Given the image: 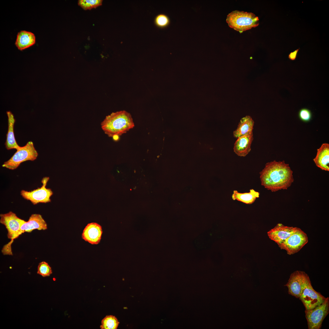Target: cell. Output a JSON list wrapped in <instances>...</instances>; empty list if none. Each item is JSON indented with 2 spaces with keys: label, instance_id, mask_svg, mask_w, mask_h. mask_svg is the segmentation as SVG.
<instances>
[{
  "label": "cell",
  "instance_id": "1",
  "mask_svg": "<svg viewBox=\"0 0 329 329\" xmlns=\"http://www.w3.org/2000/svg\"><path fill=\"white\" fill-rule=\"evenodd\" d=\"M260 174L261 185L272 192L287 189L294 181L293 172L284 161L267 163Z\"/></svg>",
  "mask_w": 329,
  "mask_h": 329
},
{
  "label": "cell",
  "instance_id": "2",
  "mask_svg": "<svg viewBox=\"0 0 329 329\" xmlns=\"http://www.w3.org/2000/svg\"><path fill=\"white\" fill-rule=\"evenodd\" d=\"M101 128L108 136H119L134 126L131 114L125 110L112 112L101 123Z\"/></svg>",
  "mask_w": 329,
  "mask_h": 329
},
{
  "label": "cell",
  "instance_id": "3",
  "mask_svg": "<svg viewBox=\"0 0 329 329\" xmlns=\"http://www.w3.org/2000/svg\"><path fill=\"white\" fill-rule=\"evenodd\" d=\"M226 21L230 27L240 33L259 24L258 17L254 13L238 10L229 13Z\"/></svg>",
  "mask_w": 329,
  "mask_h": 329
},
{
  "label": "cell",
  "instance_id": "4",
  "mask_svg": "<svg viewBox=\"0 0 329 329\" xmlns=\"http://www.w3.org/2000/svg\"><path fill=\"white\" fill-rule=\"evenodd\" d=\"M0 217V222L5 226L8 231V238L11 239L9 242L4 246L2 252L4 255H12L11 245L14 240L22 234L20 227L23 220L12 211L1 214Z\"/></svg>",
  "mask_w": 329,
  "mask_h": 329
},
{
  "label": "cell",
  "instance_id": "5",
  "mask_svg": "<svg viewBox=\"0 0 329 329\" xmlns=\"http://www.w3.org/2000/svg\"><path fill=\"white\" fill-rule=\"evenodd\" d=\"M16 150L13 155L3 164L2 165V167L10 170H14L22 163L28 161H34L38 156V153L32 141L28 142L23 147L19 146Z\"/></svg>",
  "mask_w": 329,
  "mask_h": 329
},
{
  "label": "cell",
  "instance_id": "6",
  "mask_svg": "<svg viewBox=\"0 0 329 329\" xmlns=\"http://www.w3.org/2000/svg\"><path fill=\"white\" fill-rule=\"evenodd\" d=\"M308 241L306 234L300 228L295 227L289 236L278 246L286 251L288 255H291L299 251Z\"/></svg>",
  "mask_w": 329,
  "mask_h": 329
},
{
  "label": "cell",
  "instance_id": "7",
  "mask_svg": "<svg viewBox=\"0 0 329 329\" xmlns=\"http://www.w3.org/2000/svg\"><path fill=\"white\" fill-rule=\"evenodd\" d=\"M311 283L308 275L304 271H296L292 273L287 283L284 285L288 288L289 294L299 298L304 289Z\"/></svg>",
  "mask_w": 329,
  "mask_h": 329
},
{
  "label": "cell",
  "instance_id": "8",
  "mask_svg": "<svg viewBox=\"0 0 329 329\" xmlns=\"http://www.w3.org/2000/svg\"><path fill=\"white\" fill-rule=\"evenodd\" d=\"M309 329H320L322 322L329 312V299L314 308L305 311Z\"/></svg>",
  "mask_w": 329,
  "mask_h": 329
},
{
  "label": "cell",
  "instance_id": "9",
  "mask_svg": "<svg viewBox=\"0 0 329 329\" xmlns=\"http://www.w3.org/2000/svg\"><path fill=\"white\" fill-rule=\"evenodd\" d=\"M49 179L48 177L43 178L41 180L42 185L41 187L30 191L23 190L20 192L21 195L24 199L30 201L34 205L50 202V197L53 192L51 189L46 187Z\"/></svg>",
  "mask_w": 329,
  "mask_h": 329
},
{
  "label": "cell",
  "instance_id": "10",
  "mask_svg": "<svg viewBox=\"0 0 329 329\" xmlns=\"http://www.w3.org/2000/svg\"><path fill=\"white\" fill-rule=\"evenodd\" d=\"M326 298L320 293L316 291L310 283L305 288L299 299L302 302L306 310H309L320 305Z\"/></svg>",
  "mask_w": 329,
  "mask_h": 329
},
{
  "label": "cell",
  "instance_id": "11",
  "mask_svg": "<svg viewBox=\"0 0 329 329\" xmlns=\"http://www.w3.org/2000/svg\"><path fill=\"white\" fill-rule=\"evenodd\" d=\"M103 233L101 226L95 222L88 224L84 229L82 238L92 245L99 244L101 240Z\"/></svg>",
  "mask_w": 329,
  "mask_h": 329
},
{
  "label": "cell",
  "instance_id": "12",
  "mask_svg": "<svg viewBox=\"0 0 329 329\" xmlns=\"http://www.w3.org/2000/svg\"><path fill=\"white\" fill-rule=\"evenodd\" d=\"M295 227L285 226L278 223L267 232L269 238L277 244L278 246L282 243L293 232Z\"/></svg>",
  "mask_w": 329,
  "mask_h": 329
},
{
  "label": "cell",
  "instance_id": "13",
  "mask_svg": "<svg viewBox=\"0 0 329 329\" xmlns=\"http://www.w3.org/2000/svg\"><path fill=\"white\" fill-rule=\"evenodd\" d=\"M47 229V224L42 216L39 214H33L30 217L28 221L23 220L20 229L22 233L31 232L35 229L45 230Z\"/></svg>",
  "mask_w": 329,
  "mask_h": 329
},
{
  "label": "cell",
  "instance_id": "14",
  "mask_svg": "<svg viewBox=\"0 0 329 329\" xmlns=\"http://www.w3.org/2000/svg\"><path fill=\"white\" fill-rule=\"evenodd\" d=\"M253 140V134L238 138L234 144V152L239 156L245 157L251 151Z\"/></svg>",
  "mask_w": 329,
  "mask_h": 329
},
{
  "label": "cell",
  "instance_id": "15",
  "mask_svg": "<svg viewBox=\"0 0 329 329\" xmlns=\"http://www.w3.org/2000/svg\"><path fill=\"white\" fill-rule=\"evenodd\" d=\"M313 161L316 165L322 170L329 171V144L323 143L317 149V152Z\"/></svg>",
  "mask_w": 329,
  "mask_h": 329
},
{
  "label": "cell",
  "instance_id": "16",
  "mask_svg": "<svg viewBox=\"0 0 329 329\" xmlns=\"http://www.w3.org/2000/svg\"><path fill=\"white\" fill-rule=\"evenodd\" d=\"M254 123V121L250 116L247 115L242 118L237 129L233 131L234 137L237 139L253 134Z\"/></svg>",
  "mask_w": 329,
  "mask_h": 329
},
{
  "label": "cell",
  "instance_id": "17",
  "mask_svg": "<svg viewBox=\"0 0 329 329\" xmlns=\"http://www.w3.org/2000/svg\"><path fill=\"white\" fill-rule=\"evenodd\" d=\"M35 43V37L31 32L21 30L18 32L15 44L18 49L22 51L33 45Z\"/></svg>",
  "mask_w": 329,
  "mask_h": 329
},
{
  "label": "cell",
  "instance_id": "18",
  "mask_svg": "<svg viewBox=\"0 0 329 329\" xmlns=\"http://www.w3.org/2000/svg\"><path fill=\"white\" fill-rule=\"evenodd\" d=\"M6 113L8 118V129L5 145L7 150L14 149L16 150L19 146L16 142L14 134V126L15 119L11 112L7 111Z\"/></svg>",
  "mask_w": 329,
  "mask_h": 329
},
{
  "label": "cell",
  "instance_id": "19",
  "mask_svg": "<svg viewBox=\"0 0 329 329\" xmlns=\"http://www.w3.org/2000/svg\"><path fill=\"white\" fill-rule=\"evenodd\" d=\"M260 193L253 189L247 193H240L237 191H233L232 197L233 200H237L246 204H251L256 199L259 197Z\"/></svg>",
  "mask_w": 329,
  "mask_h": 329
},
{
  "label": "cell",
  "instance_id": "20",
  "mask_svg": "<svg viewBox=\"0 0 329 329\" xmlns=\"http://www.w3.org/2000/svg\"><path fill=\"white\" fill-rule=\"evenodd\" d=\"M119 323L115 316L107 315L102 320L100 327L101 329H116Z\"/></svg>",
  "mask_w": 329,
  "mask_h": 329
},
{
  "label": "cell",
  "instance_id": "21",
  "mask_svg": "<svg viewBox=\"0 0 329 329\" xmlns=\"http://www.w3.org/2000/svg\"><path fill=\"white\" fill-rule=\"evenodd\" d=\"M154 23L157 27L164 29L167 27L170 24V19L168 16L163 13L157 15L154 18Z\"/></svg>",
  "mask_w": 329,
  "mask_h": 329
},
{
  "label": "cell",
  "instance_id": "22",
  "mask_svg": "<svg viewBox=\"0 0 329 329\" xmlns=\"http://www.w3.org/2000/svg\"><path fill=\"white\" fill-rule=\"evenodd\" d=\"M102 0H80L78 1V5L85 10L95 8L102 5Z\"/></svg>",
  "mask_w": 329,
  "mask_h": 329
},
{
  "label": "cell",
  "instance_id": "23",
  "mask_svg": "<svg viewBox=\"0 0 329 329\" xmlns=\"http://www.w3.org/2000/svg\"><path fill=\"white\" fill-rule=\"evenodd\" d=\"M37 273L43 277H46L50 276L52 273V271L51 267L47 263L42 261L38 265Z\"/></svg>",
  "mask_w": 329,
  "mask_h": 329
},
{
  "label": "cell",
  "instance_id": "24",
  "mask_svg": "<svg viewBox=\"0 0 329 329\" xmlns=\"http://www.w3.org/2000/svg\"><path fill=\"white\" fill-rule=\"evenodd\" d=\"M298 117L302 121L304 122H310L312 118V114L309 109L303 108L300 109L298 112Z\"/></svg>",
  "mask_w": 329,
  "mask_h": 329
},
{
  "label": "cell",
  "instance_id": "25",
  "mask_svg": "<svg viewBox=\"0 0 329 329\" xmlns=\"http://www.w3.org/2000/svg\"><path fill=\"white\" fill-rule=\"evenodd\" d=\"M299 49L300 48H299L294 51L290 52L288 56L289 59L292 61L295 60L297 57Z\"/></svg>",
  "mask_w": 329,
  "mask_h": 329
},
{
  "label": "cell",
  "instance_id": "26",
  "mask_svg": "<svg viewBox=\"0 0 329 329\" xmlns=\"http://www.w3.org/2000/svg\"><path fill=\"white\" fill-rule=\"evenodd\" d=\"M113 140L115 141H117L119 139V136L118 135H115L112 137Z\"/></svg>",
  "mask_w": 329,
  "mask_h": 329
},
{
  "label": "cell",
  "instance_id": "27",
  "mask_svg": "<svg viewBox=\"0 0 329 329\" xmlns=\"http://www.w3.org/2000/svg\"><path fill=\"white\" fill-rule=\"evenodd\" d=\"M130 190H132V189H130Z\"/></svg>",
  "mask_w": 329,
  "mask_h": 329
}]
</instances>
